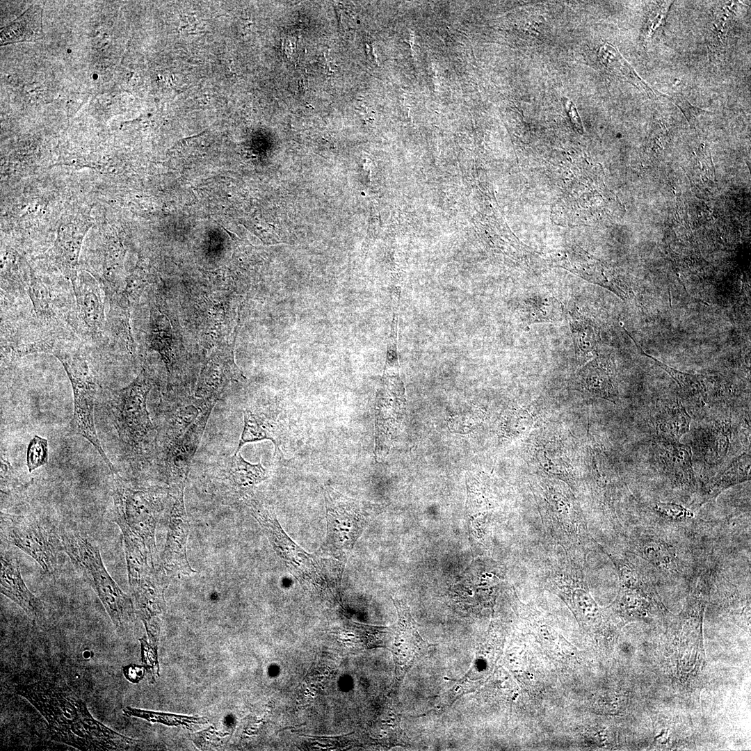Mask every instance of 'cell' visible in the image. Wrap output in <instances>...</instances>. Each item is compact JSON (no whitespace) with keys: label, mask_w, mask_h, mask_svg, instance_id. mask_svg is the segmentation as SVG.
I'll use <instances>...</instances> for the list:
<instances>
[{"label":"cell","mask_w":751,"mask_h":751,"mask_svg":"<svg viewBox=\"0 0 751 751\" xmlns=\"http://www.w3.org/2000/svg\"><path fill=\"white\" fill-rule=\"evenodd\" d=\"M47 722L52 738L80 750H122L136 743L95 719L86 703L68 687L50 681L19 686Z\"/></svg>","instance_id":"6da1fadb"},{"label":"cell","mask_w":751,"mask_h":751,"mask_svg":"<svg viewBox=\"0 0 751 751\" xmlns=\"http://www.w3.org/2000/svg\"><path fill=\"white\" fill-rule=\"evenodd\" d=\"M323 494L326 533L315 554L344 570L357 540L382 507L346 496L330 485L324 486Z\"/></svg>","instance_id":"7a4b0ae2"},{"label":"cell","mask_w":751,"mask_h":751,"mask_svg":"<svg viewBox=\"0 0 751 751\" xmlns=\"http://www.w3.org/2000/svg\"><path fill=\"white\" fill-rule=\"evenodd\" d=\"M243 500L273 549L299 583L316 593L330 592L332 580L327 566H337L328 559L309 554L297 544L284 531L274 511L254 497L252 492L245 493Z\"/></svg>","instance_id":"3957f363"},{"label":"cell","mask_w":751,"mask_h":751,"mask_svg":"<svg viewBox=\"0 0 751 751\" xmlns=\"http://www.w3.org/2000/svg\"><path fill=\"white\" fill-rule=\"evenodd\" d=\"M60 536L63 551L96 593L116 630L124 631L134 618L132 602L109 574L99 548L80 533Z\"/></svg>","instance_id":"277c9868"},{"label":"cell","mask_w":751,"mask_h":751,"mask_svg":"<svg viewBox=\"0 0 751 751\" xmlns=\"http://www.w3.org/2000/svg\"><path fill=\"white\" fill-rule=\"evenodd\" d=\"M63 364L74 395V412L70 422V430L86 439L98 451L111 473L117 472L107 457L97 435L94 422V407L97 385L88 366L81 346L74 340H59L49 349Z\"/></svg>","instance_id":"5b68a950"},{"label":"cell","mask_w":751,"mask_h":751,"mask_svg":"<svg viewBox=\"0 0 751 751\" xmlns=\"http://www.w3.org/2000/svg\"><path fill=\"white\" fill-rule=\"evenodd\" d=\"M152 380L143 368L128 386L107 391V407L121 442L141 453L154 439V427L147 409Z\"/></svg>","instance_id":"8992f818"},{"label":"cell","mask_w":751,"mask_h":751,"mask_svg":"<svg viewBox=\"0 0 751 751\" xmlns=\"http://www.w3.org/2000/svg\"><path fill=\"white\" fill-rule=\"evenodd\" d=\"M112 475L114 521L120 528L140 538L156 558L155 529L161 510L159 496L152 490L131 486L118 472Z\"/></svg>","instance_id":"52a82bcc"},{"label":"cell","mask_w":751,"mask_h":751,"mask_svg":"<svg viewBox=\"0 0 751 751\" xmlns=\"http://www.w3.org/2000/svg\"><path fill=\"white\" fill-rule=\"evenodd\" d=\"M405 390L398 370H384L378 390L376 410V446L377 461L387 456L403 419Z\"/></svg>","instance_id":"ba28073f"},{"label":"cell","mask_w":751,"mask_h":751,"mask_svg":"<svg viewBox=\"0 0 751 751\" xmlns=\"http://www.w3.org/2000/svg\"><path fill=\"white\" fill-rule=\"evenodd\" d=\"M8 539L14 546L32 558L48 574L58 566L60 551H63L60 536L33 519L17 517L11 521Z\"/></svg>","instance_id":"9c48e42d"},{"label":"cell","mask_w":751,"mask_h":751,"mask_svg":"<svg viewBox=\"0 0 751 751\" xmlns=\"http://www.w3.org/2000/svg\"><path fill=\"white\" fill-rule=\"evenodd\" d=\"M170 490L172 503L167 540L161 558L163 566L169 577L177 574L190 575L195 571L190 566L186 554L190 525L184 506V487Z\"/></svg>","instance_id":"30bf717a"},{"label":"cell","mask_w":751,"mask_h":751,"mask_svg":"<svg viewBox=\"0 0 751 751\" xmlns=\"http://www.w3.org/2000/svg\"><path fill=\"white\" fill-rule=\"evenodd\" d=\"M72 285L75 299L76 333L97 342L102 339L107 323L102 287L89 275H76Z\"/></svg>","instance_id":"8fae6325"},{"label":"cell","mask_w":751,"mask_h":751,"mask_svg":"<svg viewBox=\"0 0 751 751\" xmlns=\"http://www.w3.org/2000/svg\"><path fill=\"white\" fill-rule=\"evenodd\" d=\"M213 408L202 413L165 455L170 487H184Z\"/></svg>","instance_id":"7c38bea8"},{"label":"cell","mask_w":751,"mask_h":751,"mask_svg":"<svg viewBox=\"0 0 751 751\" xmlns=\"http://www.w3.org/2000/svg\"><path fill=\"white\" fill-rule=\"evenodd\" d=\"M245 377L236 366L232 350H218L211 354L202 367L195 396L218 401L230 381H243Z\"/></svg>","instance_id":"4fadbf2b"},{"label":"cell","mask_w":751,"mask_h":751,"mask_svg":"<svg viewBox=\"0 0 751 751\" xmlns=\"http://www.w3.org/2000/svg\"><path fill=\"white\" fill-rule=\"evenodd\" d=\"M1 593L18 605L30 618L41 620L45 604L26 586L17 559L10 552L1 551Z\"/></svg>","instance_id":"5bb4252c"},{"label":"cell","mask_w":751,"mask_h":751,"mask_svg":"<svg viewBox=\"0 0 751 751\" xmlns=\"http://www.w3.org/2000/svg\"><path fill=\"white\" fill-rule=\"evenodd\" d=\"M393 601L398 615L394 653L397 663L406 670L426 649L427 643L419 635L407 605L401 600Z\"/></svg>","instance_id":"9a60e30c"},{"label":"cell","mask_w":751,"mask_h":751,"mask_svg":"<svg viewBox=\"0 0 751 751\" xmlns=\"http://www.w3.org/2000/svg\"><path fill=\"white\" fill-rule=\"evenodd\" d=\"M216 402L196 397L176 406L170 412L159 441L165 455L173 448L197 418L207 409L213 408Z\"/></svg>","instance_id":"2e32d148"},{"label":"cell","mask_w":751,"mask_h":751,"mask_svg":"<svg viewBox=\"0 0 751 751\" xmlns=\"http://www.w3.org/2000/svg\"><path fill=\"white\" fill-rule=\"evenodd\" d=\"M659 458L665 471L678 483L695 485L692 451L689 446L659 437Z\"/></svg>","instance_id":"e0dca14e"},{"label":"cell","mask_w":751,"mask_h":751,"mask_svg":"<svg viewBox=\"0 0 751 751\" xmlns=\"http://www.w3.org/2000/svg\"><path fill=\"white\" fill-rule=\"evenodd\" d=\"M636 546L638 554L655 567L672 574H680L679 560L672 545L659 538L643 535Z\"/></svg>","instance_id":"ac0fdd59"},{"label":"cell","mask_w":751,"mask_h":751,"mask_svg":"<svg viewBox=\"0 0 751 751\" xmlns=\"http://www.w3.org/2000/svg\"><path fill=\"white\" fill-rule=\"evenodd\" d=\"M42 9L30 7L22 15L1 31V44L34 41L42 38Z\"/></svg>","instance_id":"d6986e66"},{"label":"cell","mask_w":751,"mask_h":751,"mask_svg":"<svg viewBox=\"0 0 751 751\" xmlns=\"http://www.w3.org/2000/svg\"><path fill=\"white\" fill-rule=\"evenodd\" d=\"M583 385L591 394L615 403L618 392L609 362L595 359L585 369Z\"/></svg>","instance_id":"ffe728a7"},{"label":"cell","mask_w":751,"mask_h":751,"mask_svg":"<svg viewBox=\"0 0 751 751\" xmlns=\"http://www.w3.org/2000/svg\"><path fill=\"white\" fill-rule=\"evenodd\" d=\"M750 455L743 453L704 486L705 501L715 498L725 490L750 478Z\"/></svg>","instance_id":"44dd1931"},{"label":"cell","mask_w":751,"mask_h":751,"mask_svg":"<svg viewBox=\"0 0 751 751\" xmlns=\"http://www.w3.org/2000/svg\"><path fill=\"white\" fill-rule=\"evenodd\" d=\"M691 421L684 406L677 401L661 410L656 417L655 425L660 438L679 442L688 432Z\"/></svg>","instance_id":"7402d4cb"},{"label":"cell","mask_w":751,"mask_h":751,"mask_svg":"<svg viewBox=\"0 0 751 751\" xmlns=\"http://www.w3.org/2000/svg\"><path fill=\"white\" fill-rule=\"evenodd\" d=\"M726 426H712L702 430L697 435V446L704 460L708 464L720 462L729 446V435Z\"/></svg>","instance_id":"603a6c76"},{"label":"cell","mask_w":751,"mask_h":751,"mask_svg":"<svg viewBox=\"0 0 751 751\" xmlns=\"http://www.w3.org/2000/svg\"><path fill=\"white\" fill-rule=\"evenodd\" d=\"M225 467L228 479L240 488H248L268 477L267 470L261 462L251 464L239 452L227 459Z\"/></svg>","instance_id":"cb8c5ba5"},{"label":"cell","mask_w":751,"mask_h":751,"mask_svg":"<svg viewBox=\"0 0 751 751\" xmlns=\"http://www.w3.org/2000/svg\"><path fill=\"white\" fill-rule=\"evenodd\" d=\"M636 345L641 355H644L652 359L660 368L666 371L672 377L678 385L680 393L684 398L690 399H704L706 397L708 391V378L706 376L702 375L690 374L675 369L656 360L652 355L645 353L640 346L637 344Z\"/></svg>","instance_id":"d4e9b609"},{"label":"cell","mask_w":751,"mask_h":751,"mask_svg":"<svg viewBox=\"0 0 751 751\" xmlns=\"http://www.w3.org/2000/svg\"><path fill=\"white\" fill-rule=\"evenodd\" d=\"M243 428L234 453L239 452L246 443L263 439L271 440L277 447L278 440L273 423L263 414L255 413L248 409L243 410Z\"/></svg>","instance_id":"484cf974"},{"label":"cell","mask_w":751,"mask_h":751,"mask_svg":"<svg viewBox=\"0 0 751 751\" xmlns=\"http://www.w3.org/2000/svg\"><path fill=\"white\" fill-rule=\"evenodd\" d=\"M572 328L582 362L591 360L597 353V340L591 325L582 319H574Z\"/></svg>","instance_id":"4316f807"},{"label":"cell","mask_w":751,"mask_h":751,"mask_svg":"<svg viewBox=\"0 0 751 751\" xmlns=\"http://www.w3.org/2000/svg\"><path fill=\"white\" fill-rule=\"evenodd\" d=\"M123 713L127 716H134L145 719L149 722H161L168 725H188L191 723H195L199 720V718L197 719L193 717L145 711L130 706L124 708L123 709Z\"/></svg>","instance_id":"83f0119b"},{"label":"cell","mask_w":751,"mask_h":751,"mask_svg":"<svg viewBox=\"0 0 751 751\" xmlns=\"http://www.w3.org/2000/svg\"><path fill=\"white\" fill-rule=\"evenodd\" d=\"M48 462V442L35 435L30 441L26 453V465L31 473Z\"/></svg>","instance_id":"f1b7e54d"},{"label":"cell","mask_w":751,"mask_h":751,"mask_svg":"<svg viewBox=\"0 0 751 751\" xmlns=\"http://www.w3.org/2000/svg\"><path fill=\"white\" fill-rule=\"evenodd\" d=\"M613 560L624 586L630 590H644L645 583L637 570L630 563L617 558H613Z\"/></svg>","instance_id":"f546056e"},{"label":"cell","mask_w":751,"mask_h":751,"mask_svg":"<svg viewBox=\"0 0 751 751\" xmlns=\"http://www.w3.org/2000/svg\"><path fill=\"white\" fill-rule=\"evenodd\" d=\"M653 510L661 516L673 521H685L694 517V513L684 506L674 503L657 502Z\"/></svg>","instance_id":"4dcf8cb0"},{"label":"cell","mask_w":751,"mask_h":751,"mask_svg":"<svg viewBox=\"0 0 751 751\" xmlns=\"http://www.w3.org/2000/svg\"><path fill=\"white\" fill-rule=\"evenodd\" d=\"M123 673L129 681L138 683L143 678L145 670L143 666L131 664L123 668Z\"/></svg>","instance_id":"1f68e13d"},{"label":"cell","mask_w":751,"mask_h":751,"mask_svg":"<svg viewBox=\"0 0 751 751\" xmlns=\"http://www.w3.org/2000/svg\"><path fill=\"white\" fill-rule=\"evenodd\" d=\"M565 108L568 115L576 129L581 134L583 132L582 124L575 106L572 104V102L567 100L565 103Z\"/></svg>","instance_id":"d6a6232c"}]
</instances>
